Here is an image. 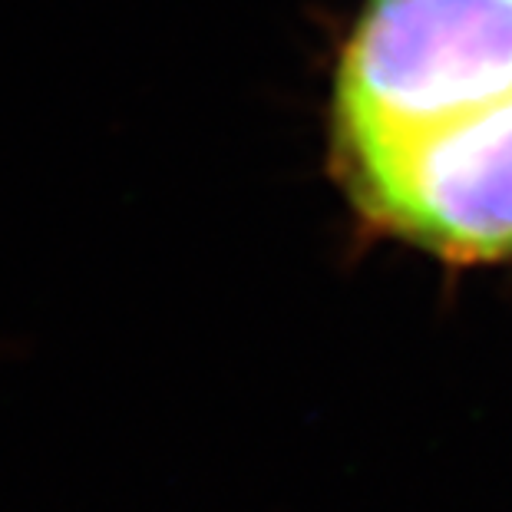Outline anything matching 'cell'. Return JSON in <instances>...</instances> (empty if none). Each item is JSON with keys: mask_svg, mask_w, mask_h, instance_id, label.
Returning <instances> with one entry per match:
<instances>
[{"mask_svg": "<svg viewBox=\"0 0 512 512\" xmlns=\"http://www.w3.org/2000/svg\"><path fill=\"white\" fill-rule=\"evenodd\" d=\"M331 159L367 228L446 265H512V0H364Z\"/></svg>", "mask_w": 512, "mask_h": 512, "instance_id": "1", "label": "cell"}]
</instances>
